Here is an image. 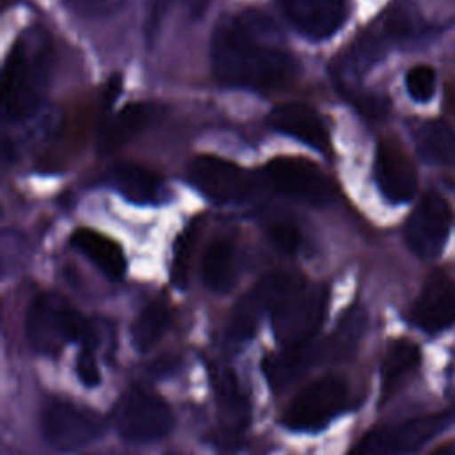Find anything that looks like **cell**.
<instances>
[{"mask_svg":"<svg viewBox=\"0 0 455 455\" xmlns=\"http://www.w3.org/2000/svg\"><path fill=\"white\" fill-rule=\"evenodd\" d=\"M219 82L245 89H279L297 80L300 62L277 43L270 20L247 11L219 23L212 41Z\"/></svg>","mask_w":455,"mask_h":455,"instance_id":"1","label":"cell"},{"mask_svg":"<svg viewBox=\"0 0 455 455\" xmlns=\"http://www.w3.org/2000/svg\"><path fill=\"white\" fill-rule=\"evenodd\" d=\"M53 52L41 28H28L14 41L4 66L2 119L20 123L32 117L48 91Z\"/></svg>","mask_w":455,"mask_h":455,"instance_id":"2","label":"cell"},{"mask_svg":"<svg viewBox=\"0 0 455 455\" xmlns=\"http://www.w3.org/2000/svg\"><path fill=\"white\" fill-rule=\"evenodd\" d=\"M27 338L39 354H59L66 343L82 339L92 343L94 325L84 318L64 297L39 295L27 313Z\"/></svg>","mask_w":455,"mask_h":455,"instance_id":"3","label":"cell"},{"mask_svg":"<svg viewBox=\"0 0 455 455\" xmlns=\"http://www.w3.org/2000/svg\"><path fill=\"white\" fill-rule=\"evenodd\" d=\"M329 302L325 284H307L300 279L272 313V329L284 347L311 341L323 323Z\"/></svg>","mask_w":455,"mask_h":455,"instance_id":"4","label":"cell"},{"mask_svg":"<svg viewBox=\"0 0 455 455\" xmlns=\"http://www.w3.org/2000/svg\"><path fill=\"white\" fill-rule=\"evenodd\" d=\"M112 421L124 439L132 443H151L172 430L174 414L158 395L132 387L114 405Z\"/></svg>","mask_w":455,"mask_h":455,"instance_id":"5","label":"cell"},{"mask_svg":"<svg viewBox=\"0 0 455 455\" xmlns=\"http://www.w3.org/2000/svg\"><path fill=\"white\" fill-rule=\"evenodd\" d=\"M187 180L206 199L220 204L245 203L256 197V178L236 164L213 155H197L187 165Z\"/></svg>","mask_w":455,"mask_h":455,"instance_id":"6","label":"cell"},{"mask_svg":"<svg viewBox=\"0 0 455 455\" xmlns=\"http://www.w3.org/2000/svg\"><path fill=\"white\" fill-rule=\"evenodd\" d=\"M300 275L288 272H272L261 277L251 290H247L231 309L226 323V336L229 343H243L258 331L259 322L267 313L281 304L286 293L300 281Z\"/></svg>","mask_w":455,"mask_h":455,"instance_id":"7","label":"cell"},{"mask_svg":"<svg viewBox=\"0 0 455 455\" xmlns=\"http://www.w3.org/2000/svg\"><path fill=\"white\" fill-rule=\"evenodd\" d=\"M263 178L281 196L309 206H325L334 199L331 180L306 158H274L265 165Z\"/></svg>","mask_w":455,"mask_h":455,"instance_id":"8","label":"cell"},{"mask_svg":"<svg viewBox=\"0 0 455 455\" xmlns=\"http://www.w3.org/2000/svg\"><path fill=\"white\" fill-rule=\"evenodd\" d=\"M345 400L347 382L341 377H320L290 402L283 414V423L299 432L320 430L343 409Z\"/></svg>","mask_w":455,"mask_h":455,"instance_id":"9","label":"cell"},{"mask_svg":"<svg viewBox=\"0 0 455 455\" xmlns=\"http://www.w3.org/2000/svg\"><path fill=\"white\" fill-rule=\"evenodd\" d=\"M103 432V421L89 409L69 402H52L43 412V434L59 450L71 451L91 444Z\"/></svg>","mask_w":455,"mask_h":455,"instance_id":"10","label":"cell"},{"mask_svg":"<svg viewBox=\"0 0 455 455\" xmlns=\"http://www.w3.org/2000/svg\"><path fill=\"white\" fill-rule=\"evenodd\" d=\"M450 228V204L439 194H427L405 224V242L416 256L432 259L444 247Z\"/></svg>","mask_w":455,"mask_h":455,"instance_id":"11","label":"cell"},{"mask_svg":"<svg viewBox=\"0 0 455 455\" xmlns=\"http://www.w3.org/2000/svg\"><path fill=\"white\" fill-rule=\"evenodd\" d=\"M339 359L332 336L325 341H306L300 345L284 347L279 354L268 355L263 361V373L274 389H286L302 379L313 366Z\"/></svg>","mask_w":455,"mask_h":455,"instance_id":"12","label":"cell"},{"mask_svg":"<svg viewBox=\"0 0 455 455\" xmlns=\"http://www.w3.org/2000/svg\"><path fill=\"white\" fill-rule=\"evenodd\" d=\"M217 396V443L224 451H235L249 425V402L229 368L215 371Z\"/></svg>","mask_w":455,"mask_h":455,"instance_id":"13","label":"cell"},{"mask_svg":"<svg viewBox=\"0 0 455 455\" xmlns=\"http://www.w3.org/2000/svg\"><path fill=\"white\" fill-rule=\"evenodd\" d=\"M281 11L297 32L313 41L336 34L348 16L345 0H281Z\"/></svg>","mask_w":455,"mask_h":455,"instance_id":"14","label":"cell"},{"mask_svg":"<svg viewBox=\"0 0 455 455\" xmlns=\"http://www.w3.org/2000/svg\"><path fill=\"white\" fill-rule=\"evenodd\" d=\"M373 174L380 194L389 203H407L418 190V172L412 160L391 142L379 146Z\"/></svg>","mask_w":455,"mask_h":455,"instance_id":"15","label":"cell"},{"mask_svg":"<svg viewBox=\"0 0 455 455\" xmlns=\"http://www.w3.org/2000/svg\"><path fill=\"white\" fill-rule=\"evenodd\" d=\"M268 126L323 155H327L331 149L329 130L320 114L309 105L291 101L275 107L268 114Z\"/></svg>","mask_w":455,"mask_h":455,"instance_id":"16","label":"cell"},{"mask_svg":"<svg viewBox=\"0 0 455 455\" xmlns=\"http://www.w3.org/2000/svg\"><path fill=\"white\" fill-rule=\"evenodd\" d=\"M414 322L427 332H439L455 323V283L441 274L432 275L414 307Z\"/></svg>","mask_w":455,"mask_h":455,"instance_id":"17","label":"cell"},{"mask_svg":"<svg viewBox=\"0 0 455 455\" xmlns=\"http://www.w3.org/2000/svg\"><path fill=\"white\" fill-rule=\"evenodd\" d=\"M107 183L133 204H160L167 199L162 178L155 171L133 162L114 165L107 174Z\"/></svg>","mask_w":455,"mask_h":455,"instance_id":"18","label":"cell"},{"mask_svg":"<svg viewBox=\"0 0 455 455\" xmlns=\"http://www.w3.org/2000/svg\"><path fill=\"white\" fill-rule=\"evenodd\" d=\"M71 245L84 254L105 277L121 279L126 272V258L117 242L89 228H80L71 235Z\"/></svg>","mask_w":455,"mask_h":455,"instance_id":"19","label":"cell"},{"mask_svg":"<svg viewBox=\"0 0 455 455\" xmlns=\"http://www.w3.org/2000/svg\"><path fill=\"white\" fill-rule=\"evenodd\" d=\"M455 421V409L443 411L437 414L412 418L409 421L400 423L395 428L386 430L387 444L393 455L411 453L427 444L432 437L446 430Z\"/></svg>","mask_w":455,"mask_h":455,"instance_id":"20","label":"cell"},{"mask_svg":"<svg viewBox=\"0 0 455 455\" xmlns=\"http://www.w3.org/2000/svg\"><path fill=\"white\" fill-rule=\"evenodd\" d=\"M155 108L148 103L135 101L123 107L119 112L112 114L108 119L101 121L98 148L101 153H110L119 149L123 144L132 140L140 133L153 119Z\"/></svg>","mask_w":455,"mask_h":455,"instance_id":"21","label":"cell"},{"mask_svg":"<svg viewBox=\"0 0 455 455\" xmlns=\"http://www.w3.org/2000/svg\"><path fill=\"white\" fill-rule=\"evenodd\" d=\"M201 275L204 284L215 293H228L238 277V249L233 238H215L201 263Z\"/></svg>","mask_w":455,"mask_h":455,"instance_id":"22","label":"cell"},{"mask_svg":"<svg viewBox=\"0 0 455 455\" xmlns=\"http://www.w3.org/2000/svg\"><path fill=\"white\" fill-rule=\"evenodd\" d=\"M418 156L430 165H451L455 162V132L443 121L430 119L414 132Z\"/></svg>","mask_w":455,"mask_h":455,"instance_id":"23","label":"cell"},{"mask_svg":"<svg viewBox=\"0 0 455 455\" xmlns=\"http://www.w3.org/2000/svg\"><path fill=\"white\" fill-rule=\"evenodd\" d=\"M171 309L165 302L155 300L148 304L132 323V341L139 352L149 350L167 331Z\"/></svg>","mask_w":455,"mask_h":455,"instance_id":"24","label":"cell"},{"mask_svg":"<svg viewBox=\"0 0 455 455\" xmlns=\"http://www.w3.org/2000/svg\"><path fill=\"white\" fill-rule=\"evenodd\" d=\"M419 363V350L409 339L395 341L382 361L380 377H382V391L387 393L393 386H396L405 375H409Z\"/></svg>","mask_w":455,"mask_h":455,"instance_id":"25","label":"cell"},{"mask_svg":"<svg viewBox=\"0 0 455 455\" xmlns=\"http://www.w3.org/2000/svg\"><path fill=\"white\" fill-rule=\"evenodd\" d=\"M263 229L272 247L281 254H295L300 247V229L293 217L286 213L268 215L263 222Z\"/></svg>","mask_w":455,"mask_h":455,"instance_id":"26","label":"cell"},{"mask_svg":"<svg viewBox=\"0 0 455 455\" xmlns=\"http://www.w3.org/2000/svg\"><path fill=\"white\" fill-rule=\"evenodd\" d=\"M194 240H196L194 228H187L174 242L172 263H171V281L180 290L187 288V283H188V267H190Z\"/></svg>","mask_w":455,"mask_h":455,"instance_id":"27","label":"cell"},{"mask_svg":"<svg viewBox=\"0 0 455 455\" xmlns=\"http://www.w3.org/2000/svg\"><path fill=\"white\" fill-rule=\"evenodd\" d=\"M405 87L414 101L425 103L435 94V73L428 66H414L405 76Z\"/></svg>","mask_w":455,"mask_h":455,"instance_id":"28","label":"cell"},{"mask_svg":"<svg viewBox=\"0 0 455 455\" xmlns=\"http://www.w3.org/2000/svg\"><path fill=\"white\" fill-rule=\"evenodd\" d=\"M66 5L85 18H107L123 9L128 0H64Z\"/></svg>","mask_w":455,"mask_h":455,"instance_id":"29","label":"cell"},{"mask_svg":"<svg viewBox=\"0 0 455 455\" xmlns=\"http://www.w3.org/2000/svg\"><path fill=\"white\" fill-rule=\"evenodd\" d=\"M348 455H393L386 439V430H373L366 434Z\"/></svg>","mask_w":455,"mask_h":455,"instance_id":"30","label":"cell"},{"mask_svg":"<svg viewBox=\"0 0 455 455\" xmlns=\"http://www.w3.org/2000/svg\"><path fill=\"white\" fill-rule=\"evenodd\" d=\"M76 375H78L80 382L87 387H94L100 384L101 373H100L98 361H96L94 354L91 352V348H85L84 352H80V355L76 359Z\"/></svg>","mask_w":455,"mask_h":455,"instance_id":"31","label":"cell"},{"mask_svg":"<svg viewBox=\"0 0 455 455\" xmlns=\"http://www.w3.org/2000/svg\"><path fill=\"white\" fill-rule=\"evenodd\" d=\"M119 94H121V76L116 75V76H110L108 84L105 85V91H103V103H101L103 112H108V110H110V107L114 105V101L117 100Z\"/></svg>","mask_w":455,"mask_h":455,"instance_id":"32","label":"cell"},{"mask_svg":"<svg viewBox=\"0 0 455 455\" xmlns=\"http://www.w3.org/2000/svg\"><path fill=\"white\" fill-rule=\"evenodd\" d=\"M432 455H455V441H453V443H448V444H443V446L437 448Z\"/></svg>","mask_w":455,"mask_h":455,"instance_id":"33","label":"cell"}]
</instances>
